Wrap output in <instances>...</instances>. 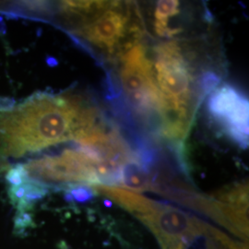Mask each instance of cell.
<instances>
[{
	"label": "cell",
	"mask_w": 249,
	"mask_h": 249,
	"mask_svg": "<svg viewBox=\"0 0 249 249\" xmlns=\"http://www.w3.org/2000/svg\"><path fill=\"white\" fill-rule=\"evenodd\" d=\"M112 4V1H62L59 3V14L71 31L91 23Z\"/></svg>",
	"instance_id": "cell-6"
},
{
	"label": "cell",
	"mask_w": 249,
	"mask_h": 249,
	"mask_svg": "<svg viewBox=\"0 0 249 249\" xmlns=\"http://www.w3.org/2000/svg\"><path fill=\"white\" fill-rule=\"evenodd\" d=\"M210 115L234 142L249 146V100L239 89L229 84L218 87L208 103Z\"/></svg>",
	"instance_id": "cell-5"
},
{
	"label": "cell",
	"mask_w": 249,
	"mask_h": 249,
	"mask_svg": "<svg viewBox=\"0 0 249 249\" xmlns=\"http://www.w3.org/2000/svg\"><path fill=\"white\" fill-rule=\"evenodd\" d=\"M142 29L135 4L112 1L111 6L91 23L70 33L101 56L118 59L139 44Z\"/></svg>",
	"instance_id": "cell-3"
},
{
	"label": "cell",
	"mask_w": 249,
	"mask_h": 249,
	"mask_svg": "<svg viewBox=\"0 0 249 249\" xmlns=\"http://www.w3.org/2000/svg\"><path fill=\"white\" fill-rule=\"evenodd\" d=\"M120 92L134 116L145 124L156 119L159 127L160 91L152 62L142 44L134 45L119 58Z\"/></svg>",
	"instance_id": "cell-4"
},
{
	"label": "cell",
	"mask_w": 249,
	"mask_h": 249,
	"mask_svg": "<svg viewBox=\"0 0 249 249\" xmlns=\"http://www.w3.org/2000/svg\"><path fill=\"white\" fill-rule=\"evenodd\" d=\"M180 12V2L177 0H162L157 3L154 12V28L158 36L171 38L181 32L170 25V19L178 16Z\"/></svg>",
	"instance_id": "cell-7"
},
{
	"label": "cell",
	"mask_w": 249,
	"mask_h": 249,
	"mask_svg": "<svg viewBox=\"0 0 249 249\" xmlns=\"http://www.w3.org/2000/svg\"><path fill=\"white\" fill-rule=\"evenodd\" d=\"M154 53L152 68L160 96L159 131L181 151L197 106L208 93L196 83L193 66L178 42L160 44Z\"/></svg>",
	"instance_id": "cell-2"
},
{
	"label": "cell",
	"mask_w": 249,
	"mask_h": 249,
	"mask_svg": "<svg viewBox=\"0 0 249 249\" xmlns=\"http://www.w3.org/2000/svg\"><path fill=\"white\" fill-rule=\"evenodd\" d=\"M100 111L79 94L36 93L14 107L0 108V166L71 140L100 120Z\"/></svg>",
	"instance_id": "cell-1"
}]
</instances>
